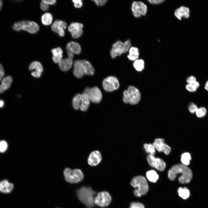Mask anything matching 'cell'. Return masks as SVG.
<instances>
[{
	"instance_id": "obj_2",
	"label": "cell",
	"mask_w": 208,
	"mask_h": 208,
	"mask_svg": "<svg viewBox=\"0 0 208 208\" xmlns=\"http://www.w3.org/2000/svg\"><path fill=\"white\" fill-rule=\"evenodd\" d=\"M94 71L91 64L86 60H77L74 62L73 73L77 78H81L85 75H92Z\"/></svg>"
},
{
	"instance_id": "obj_16",
	"label": "cell",
	"mask_w": 208,
	"mask_h": 208,
	"mask_svg": "<svg viewBox=\"0 0 208 208\" xmlns=\"http://www.w3.org/2000/svg\"><path fill=\"white\" fill-rule=\"evenodd\" d=\"M153 144L159 152L162 151L166 155L169 154L170 152V147L164 143L163 139H156Z\"/></svg>"
},
{
	"instance_id": "obj_29",
	"label": "cell",
	"mask_w": 208,
	"mask_h": 208,
	"mask_svg": "<svg viewBox=\"0 0 208 208\" xmlns=\"http://www.w3.org/2000/svg\"><path fill=\"white\" fill-rule=\"evenodd\" d=\"M29 69L30 70H35V71L42 73L43 68L41 64L39 62L35 61L32 62L30 65Z\"/></svg>"
},
{
	"instance_id": "obj_5",
	"label": "cell",
	"mask_w": 208,
	"mask_h": 208,
	"mask_svg": "<svg viewBox=\"0 0 208 208\" xmlns=\"http://www.w3.org/2000/svg\"><path fill=\"white\" fill-rule=\"evenodd\" d=\"M140 99L141 94L139 90L134 86H129L127 90L123 92V100L125 103L135 105L139 102Z\"/></svg>"
},
{
	"instance_id": "obj_48",
	"label": "cell",
	"mask_w": 208,
	"mask_h": 208,
	"mask_svg": "<svg viewBox=\"0 0 208 208\" xmlns=\"http://www.w3.org/2000/svg\"><path fill=\"white\" fill-rule=\"evenodd\" d=\"M4 103L3 101L0 99V108L3 107L4 106Z\"/></svg>"
},
{
	"instance_id": "obj_49",
	"label": "cell",
	"mask_w": 208,
	"mask_h": 208,
	"mask_svg": "<svg viewBox=\"0 0 208 208\" xmlns=\"http://www.w3.org/2000/svg\"><path fill=\"white\" fill-rule=\"evenodd\" d=\"M205 89L208 91V80L206 82L205 86Z\"/></svg>"
},
{
	"instance_id": "obj_32",
	"label": "cell",
	"mask_w": 208,
	"mask_h": 208,
	"mask_svg": "<svg viewBox=\"0 0 208 208\" xmlns=\"http://www.w3.org/2000/svg\"><path fill=\"white\" fill-rule=\"evenodd\" d=\"M191 159L190 154L188 153H185L182 155L181 160L183 164L187 166L189 164Z\"/></svg>"
},
{
	"instance_id": "obj_21",
	"label": "cell",
	"mask_w": 208,
	"mask_h": 208,
	"mask_svg": "<svg viewBox=\"0 0 208 208\" xmlns=\"http://www.w3.org/2000/svg\"><path fill=\"white\" fill-rule=\"evenodd\" d=\"M66 50L76 54H79L81 51V47L79 44L73 41L70 42L67 44Z\"/></svg>"
},
{
	"instance_id": "obj_42",
	"label": "cell",
	"mask_w": 208,
	"mask_h": 208,
	"mask_svg": "<svg viewBox=\"0 0 208 208\" xmlns=\"http://www.w3.org/2000/svg\"><path fill=\"white\" fill-rule=\"evenodd\" d=\"M96 4L98 6H101L104 5L107 2L106 0H93Z\"/></svg>"
},
{
	"instance_id": "obj_40",
	"label": "cell",
	"mask_w": 208,
	"mask_h": 208,
	"mask_svg": "<svg viewBox=\"0 0 208 208\" xmlns=\"http://www.w3.org/2000/svg\"><path fill=\"white\" fill-rule=\"evenodd\" d=\"M40 7L42 10L46 11L49 9V5L42 0L40 3Z\"/></svg>"
},
{
	"instance_id": "obj_43",
	"label": "cell",
	"mask_w": 208,
	"mask_h": 208,
	"mask_svg": "<svg viewBox=\"0 0 208 208\" xmlns=\"http://www.w3.org/2000/svg\"><path fill=\"white\" fill-rule=\"evenodd\" d=\"M5 74L2 65L0 64V81L3 79V77Z\"/></svg>"
},
{
	"instance_id": "obj_12",
	"label": "cell",
	"mask_w": 208,
	"mask_h": 208,
	"mask_svg": "<svg viewBox=\"0 0 208 208\" xmlns=\"http://www.w3.org/2000/svg\"><path fill=\"white\" fill-rule=\"evenodd\" d=\"M131 10L133 16L138 18L142 15L146 14L147 8L146 5L142 2L134 1L132 4Z\"/></svg>"
},
{
	"instance_id": "obj_38",
	"label": "cell",
	"mask_w": 208,
	"mask_h": 208,
	"mask_svg": "<svg viewBox=\"0 0 208 208\" xmlns=\"http://www.w3.org/2000/svg\"><path fill=\"white\" fill-rule=\"evenodd\" d=\"M196 81V77L193 76L188 77L186 79V81L188 84H193Z\"/></svg>"
},
{
	"instance_id": "obj_31",
	"label": "cell",
	"mask_w": 208,
	"mask_h": 208,
	"mask_svg": "<svg viewBox=\"0 0 208 208\" xmlns=\"http://www.w3.org/2000/svg\"><path fill=\"white\" fill-rule=\"evenodd\" d=\"M144 61L143 60L138 59L134 61L133 65L136 70L141 71L144 69Z\"/></svg>"
},
{
	"instance_id": "obj_13",
	"label": "cell",
	"mask_w": 208,
	"mask_h": 208,
	"mask_svg": "<svg viewBox=\"0 0 208 208\" xmlns=\"http://www.w3.org/2000/svg\"><path fill=\"white\" fill-rule=\"evenodd\" d=\"M148 163L152 167L155 168L158 170L162 171L166 167L165 162L161 159L155 158L153 155H149L147 157Z\"/></svg>"
},
{
	"instance_id": "obj_35",
	"label": "cell",
	"mask_w": 208,
	"mask_h": 208,
	"mask_svg": "<svg viewBox=\"0 0 208 208\" xmlns=\"http://www.w3.org/2000/svg\"><path fill=\"white\" fill-rule=\"evenodd\" d=\"M8 145L7 142L5 140L0 141V152L4 153L7 149Z\"/></svg>"
},
{
	"instance_id": "obj_6",
	"label": "cell",
	"mask_w": 208,
	"mask_h": 208,
	"mask_svg": "<svg viewBox=\"0 0 208 208\" xmlns=\"http://www.w3.org/2000/svg\"><path fill=\"white\" fill-rule=\"evenodd\" d=\"M12 28L15 31L21 30L26 31L31 34H34L39 30L38 25L35 22L27 20H23L16 22L14 24Z\"/></svg>"
},
{
	"instance_id": "obj_3",
	"label": "cell",
	"mask_w": 208,
	"mask_h": 208,
	"mask_svg": "<svg viewBox=\"0 0 208 208\" xmlns=\"http://www.w3.org/2000/svg\"><path fill=\"white\" fill-rule=\"evenodd\" d=\"M96 194V192L90 187H83L77 191L79 199L88 208H91L94 206V197Z\"/></svg>"
},
{
	"instance_id": "obj_9",
	"label": "cell",
	"mask_w": 208,
	"mask_h": 208,
	"mask_svg": "<svg viewBox=\"0 0 208 208\" xmlns=\"http://www.w3.org/2000/svg\"><path fill=\"white\" fill-rule=\"evenodd\" d=\"M84 93L87 95L90 101L94 103H99L102 98L101 92L97 87H87L85 89Z\"/></svg>"
},
{
	"instance_id": "obj_20",
	"label": "cell",
	"mask_w": 208,
	"mask_h": 208,
	"mask_svg": "<svg viewBox=\"0 0 208 208\" xmlns=\"http://www.w3.org/2000/svg\"><path fill=\"white\" fill-rule=\"evenodd\" d=\"M51 52L53 55L52 59L55 63H59L62 60L63 51L60 47L52 49Z\"/></svg>"
},
{
	"instance_id": "obj_41",
	"label": "cell",
	"mask_w": 208,
	"mask_h": 208,
	"mask_svg": "<svg viewBox=\"0 0 208 208\" xmlns=\"http://www.w3.org/2000/svg\"><path fill=\"white\" fill-rule=\"evenodd\" d=\"M74 3V6L76 8H80L82 5V3L81 0H73L72 1Z\"/></svg>"
},
{
	"instance_id": "obj_19",
	"label": "cell",
	"mask_w": 208,
	"mask_h": 208,
	"mask_svg": "<svg viewBox=\"0 0 208 208\" xmlns=\"http://www.w3.org/2000/svg\"><path fill=\"white\" fill-rule=\"evenodd\" d=\"M174 14L175 16L179 20L181 19L182 17L187 18L190 16V10L188 8L182 6L175 10Z\"/></svg>"
},
{
	"instance_id": "obj_26",
	"label": "cell",
	"mask_w": 208,
	"mask_h": 208,
	"mask_svg": "<svg viewBox=\"0 0 208 208\" xmlns=\"http://www.w3.org/2000/svg\"><path fill=\"white\" fill-rule=\"evenodd\" d=\"M52 16L49 13H46L44 14L41 17L42 23L43 25H48L51 24L52 23Z\"/></svg>"
},
{
	"instance_id": "obj_14",
	"label": "cell",
	"mask_w": 208,
	"mask_h": 208,
	"mask_svg": "<svg viewBox=\"0 0 208 208\" xmlns=\"http://www.w3.org/2000/svg\"><path fill=\"white\" fill-rule=\"evenodd\" d=\"M83 25L78 23H71L68 27V30L72 36L74 38H79L83 33Z\"/></svg>"
},
{
	"instance_id": "obj_18",
	"label": "cell",
	"mask_w": 208,
	"mask_h": 208,
	"mask_svg": "<svg viewBox=\"0 0 208 208\" xmlns=\"http://www.w3.org/2000/svg\"><path fill=\"white\" fill-rule=\"evenodd\" d=\"M14 188V185L7 179H3L0 181V192L3 194L11 193Z\"/></svg>"
},
{
	"instance_id": "obj_47",
	"label": "cell",
	"mask_w": 208,
	"mask_h": 208,
	"mask_svg": "<svg viewBox=\"0 0 208 208\" xmlns=\"http://www.w3.org/2000/svg\"><path fill=\"white\" fill-rule=\"evenodd\" d=\"M194 85V86L197 89L198 88L199 86V82H198L197 81L195 82L193 84Z\"/></svg>"
},
{
	"instance_id": "obj_27",
	"label": "cell",
	"mask_w": 208,
	"mask_h": 208,
	"mask_svg": "<svg viewBox=\"0 0 208 208\" xmlns=\"http://www.w3.org/2000/svg\"><path fill=\"white\" fill-rule=\"evenodd\" d=\"M147 179L151 182H156L159 178V176L156 172L154 170H150L148 171L146 173Z\"/></svg>"
},
{
	"instance_id": "obj_50",
	"label": "cell",
	"mask_w": 208,
	"mask_h": 208,
	"mask_svg": "<svg viewBox=\"0 0 208 208\" xmlns=\"http://www.w3.org/2000/svg\"><path fill=\"white\" fill-rule=\"evenodd\" d=\"M3 5V2L2 0H0V10H1Z\"/></svg>"
},
{
	"instance_id": "obj_36",
	"label": "cell",
	"mask_w": 208,
	"mask_h": 208,
	"mask_svg": "<svg viewBox=\"0 0 208 208\" xmlns=\"http://www.w3.org/2000/svg\"><path fill=\"white\" fill-rule=\"evenodd\" d=\"M130 208H145L143 205L139 202H134L131 203Z\"/></svg>"
},
{
	"instance_id": "obj_15",
	"label": "cell",
	"mask_w": 208,
	"mask_h": 208,
	"mask_svg": "<svg viewBox=\"0 0 208 208\" xmlns=\"http://www.w3.org/2000/svg\"><path fill=\"white\" fill-rule=\"evenodd\" d=\"M66 25L67 24L65 21L56 20L53 23L51 28L53 31L57 33L60 36L63 37L65 35L64 30L66 28Z\"/></svg>"
},
{
	"instance_id": "obj_33",
	"label": "cell",
	"mask_w": 208,
	"mask_h": 208,
	"mask_svg": "<svg viewBox=\"0 0 208 208\" xmlns=\"http://www.w3.org/2000/svg\"><path fill=\"white\" fill-rule=\"evenodd\" d=\"M144 147L147 153H150V155H153L155 152V148L153 145L151 144H145Z\"/></svg>"
},
{
	"instance_id": "obj_23",
	"label": "cell",
	"mask_w": 208,
	"mask_h": 208,
	"mask_svg": "<svg viewBox=\"0 0 208 208\" xmlns=\"http://www.w3.org/2000/svg\"><path fill=\"white\" fill-rule=\"evenodd\" d=\"M73 63V59L69 57L63 59L59 63L61 70L66 71L69 70L72 67Z\"/></svg>"
},
{
	"instance_id": "obj_7",
	"label": "cell",
	"mask_w": 208,
	"mask_h": 208,
	"mask_svg": "<svg viewBox=\"0 0 208 208\" xmlns=\"http://www.w3.org/2000/svg\"><path fill=\"white\" fill-rule=\"evenodd\" d=\"M131 43L130 40H127L123 42L118 41L114 43L110 51L112 57L114 58L117 56L121 55L128 51L131 47Z\"/></svg>"
},
{
	"instance_id": "obj_11",
	"label": "cell",
	"mask_w": 208,
	"mask_h": 208,
	"mask_svg": "<svg viewBox=\"0 0 208 208\" xmlns=\"http://www.w3.org/2000/svg\"><path fill=\"white\" fill-rule=\"evenodd\" d=\"M103 86L105 90L110 92L117 89L119 87V84L116 77L109 76L104 79Z\"/></svg>"
},
{
	"instance_id": "obj_46",
	"label": "cell",
	"mask_w": 208,
	"mask_h": 208,
	"mask_svg": "<svg viewBox=\"0 0 208 208\" xmlns=\"http://www.w3.org/2000/svg\"><path fill=\"white\" fill-rule=\"evenodd\" d=\"M42 1L48 5H54L56 2L55 0H43Z\"/></svg>"
},
{
	"instance_id": "obj_24",
	"label": "cell",
	"mask_w": 208,
	"mask_h": 208,
	"mask_svg": "<svg viewBox=\"0 0 208 208\" xmlns=\"http://www.w3.org/2000/svg\"><path fill=\"white\" fill-rule=\"evenodd\" d=\"M81 102L80 109L83 111H86L88 109L90 101L87 95L85 93L81 94Z\"/></svg>"
},
{
	"instance_id": "obj_1",
	"label": "cell",
	"mask_w": 208,
	"mask_h": 208,
	"mask_svg": "<svg viewBox=\"0 0 208 208\" xmlns=\"http://www.w3.org/2000/svg\"><path fill=\"white\" fill-rule=\"evenodd\" d=\"M181 174L179 178V182L182 184L190 182L192 177L191 169L183 164H178L173 166L168 172V176L170 180H174L177 174Z\"/></svg>"
},
{
	"instance_id": "obj_30",
	"label": "cell",
	"mask_w": 208,
	"mask_h": 208,
	"mask_svg": "<svg viewBox=\"0 0 208 208\" xmlns=\"http://www.w3.org/2000/svg\"><path fill=\"white\" fill-rule=\"evenodd\" d=\"M178 192L179 196L184 199H187L190 195L189 190L185 187H179L178 189Z\"/></svg>"
},
{
	"instance_id": "obj_17",
	"label": "cell",
	"mask_w": 208,
	"mask_h": 208,
	"mask_svg": "<svg viewBox=\"0 0 208 208\" xmlns=\"http://www.w3.org/2000/svg\"><path fill=\"white\" fill-rule=\"evenodd\" d=\"M102 158L100 152L97 150L94 151L90 154L88 159V162L90 166H96L99 164Z\"/></svg>"
},
{
	"instance_id": "obj_34",
	"label": "cell",
	"mask_w": 208,
	"mask_h": 208,
	"mask_svg": "<svg viewBox=\"0 0 208 208\" xmlns=\"http://www.w3.org/2000/svg\"><path fill=\"white\" fill-rule=\"evenodd\" d=\"M195 113L197 117L201 118L205 115L207 113V109L205 107H202L198 108Z\"/></svg>"
},
{
	"instance_id": "obj_8",
	"label": "cell",
	"mask_w": 208,
	"mask_h": 208,
	"mask_svg": "<svg viewBox=\"0 0 208 208\" xmlns=\"http://www.w3.org/2000/svg\"><path fill=\"white\" fill-rule=\"evenodd\" d=\"M64 175L65 180L72 183H79L84 177L83 172L79 169L72 170L69 168H66L64 171Z\"/></svg>"
},
{
	"instance_id": "obj_25",
	"label": "cell",
	"mask_w": 208,
	"mask_h": 208,
	"mask_svg": "<svg viewBox=\"0 0 208 208\" xmlns=\"http://www.w3.org/2000/svg\"><path fill=\"white\" fill-rule=\"evenodd\" d=\"M127 57L131 60L135 61L138 59L139 56V51L136 47H131L129 49Z\"/></svg>"
},
{
	"instance_id": "obj_4",
	"label": "cell",
	"mask_w": 208,
	"mask_h": 208,
	"mask_svg": "<svg viewBox=\"0 0 208 208\" xmlns=\"http://www.w3.org/2000/svg\"><path fill=\"white\" fill-rule=\"evenodd\" d=\"M131 185L137 188L133 191L134 195L139 197L146 194L148 190V185L144 177L138 176L134 177L131 182Z\"/></svg>"
},
{
	"instance_id": "obj_10",
	"label": "cell",
	"mask_w": 208,
	"mask_h": 208,
	"mask_svg": "<svg viewBox=\"0 0 208 208\" xmlns=\"http://www.w3.org/2000/svg\"><path fill=\"white\" fill-rule=\"evenodd\" d=\"M111 197L108 192L103 191L99 192L95 197L94 203L101 207L108 206L111 201Z\"/></svg>"
},
{
	"instance_id": "obj_28",
	"label": "cell",
	"mask_w": 208,
	"mask_h": 208,
	"mask_svg": "<svg viewBox=\"0 0 208 208\" xmlns=\"http://www.w3.org/2000/svg\"><path fill=\"white\" fill-rule=\"evenodd\" d=\"M81 95L80 94H76L73 98L72 104L74 109L77 110L80 109L81 102Z\"/></svg>"
},
{
	"instance_id": "obj_22",
	"label": "cell",
	"mask_w": 208,
	"mask_h": 208,
	"mask_svg": "<svg viewBox=\"0 0 208 208\" xmlns=\"http://www.w3.org/2000/svg\"><path fill=\"white\" fill-rule=\"evenodd\" d=\"M12 82V77L8 76L3 78L0 84V93L4 92L10 87Z\"/></svg>"
},
{
	"instance_id": "obj_39",
	"label": "cell",
	"mask_w": 208,
	"mask_h": 208,
	"mask_svg": "<svg viewBox=\"0 0 208 208\" xmlns=\"http://www.w3.org/2000/svg\"><path fill=\"white\" fill-rule=\"evenodd\" d=\"M186 88L187 90L190 92H194L197 89L193 84H188L186 86Z\"/></svg>"
},
{
	"instance_id": "obj_44",
	"label": "cell",
	"mask_w": 208,
	"mask_h": 208,
	"mask_svg": "<svg viewBox=\"0 0 208 208\" xmlns=\"http://www.w3.org/2000/svg\"><path fill=\"white\" fill-rule=\"evenodd\" d=\"M151 3L153 4H160L164 1V0H149L148 1Z\"/></svg>"
},
{
	"instance_id": "obj_37",
	"label": "cell",
	"mask_w": 208,
	"mask_h": 208,
	"mask_svg": "<svg viewBox=\"0 0 208 208\" xmlns=\"http://www.w3.org/2000/svg\"><path fill=\"white\" fill-rule=\"evenodd\" d=\"M197 108L196 105L193 103H191L188 107L189 111L191 113H195Z\"/></svg>"
},
{
	"instance_id": "obj_45",
	"label": "cell",
	"mask_w": 208,
	"mask_h": 208,
	"mask_svg": "<svg viewBox=\"0 0 208 208\" xmlns=\"http://www.w3.org/2000/svg\"><path fill=\"white\" fill-rule=\"evenodd\" d=\"M41 73L35 71L32 72L31 73L32 75L36 78L40 77L41 75Z\"/></svg>"
}]
</instances>
